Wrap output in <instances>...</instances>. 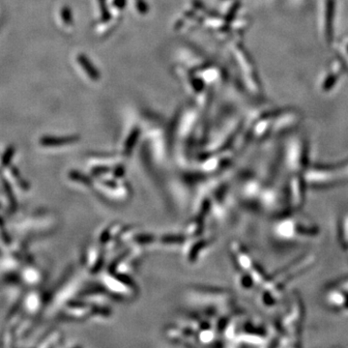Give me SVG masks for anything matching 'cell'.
<instances>
[{
  "instance_id": "cell-1",
  "label": "cell",
  "mask_w": 348,
  "mask_h": 348,
  "mask_svg": "<svg viewBox=\"0 0 348 348\" xmlns=\"http://www.w3.org/2000/svg\"><path fill=\"white\" fill-rule=\"evenodd\" d=\"M93 189H96L104 199L122 201L131 196V189L124 179L100 178L94 179Z\"/></svg>"
},
{
  "instance_id": "cell-2",
  "label": "cell",
  "mask_w": 348,
  "mask_h": 348,
  "mask_svg": "<svg viewBox=\"0 0 348 348\" xmlns=\"http://www.w3.org/2000/svg\"><path fill=\"white\" fill-rule=\"evenodd\" d=\"M93 304L81 299L80 301L68 302L64 306V318L74 321H83L91 317Z\"/></svg>"
},
{
  "instance_id": "cell-3",
  "label": "cell",
  "mask_w": 348,
  "mask_h": 348,
  "mask_svg": "<svg viewBox=\"0 0 348 348\" xmlns=\"http://www.w3.org/2000/svg\"><path fill=\"white\" fill-rule=\"evenodd\" d=\"M188 236L185 233L180 234H165L158 238L157 244L166 247V248H172V247H180L187 241Z\"/></svg>"
},
{
  "instance_id": "cell-4",
  "label": "cell",
  "mask_w": 348,
  "mask_h": 348,
  "mask_svg": "<svg viewBox=\"0 0 348 348\" xmlns=\"http://www.w3.org/2000/svg\"><path fill=\"white\" fill-rule=\"evenodd\" d=\"M68 179L71 182L76 184L79 187L83 189H93L94 186V178L92 176H87L80 171H70L68 173Z\"/></svg>"
},
{
  "instance_id": "cell-5",
  "label": "cell",
  "mask_w": 348,
  "mask_h": 348,
  "mask_svg": "<svg viewBox=\"0 0 348 348\" xmlns=\"http://www.w3.org/2000/svg\"><path fill=\"white\" fill-rule=\"evenodd\" d=\"M204 230V219L200 218L199 216H196L195 219L190 221V223L187 224L185 234L188 236V238H198Z\"/></svg>"
},
{
  "instance_id": "cell-6",
  "label": "cell",
  "mask_w": 348,
  "mask_h": 348,
  "mask_svg": "<svg viewBox=\"0 0 348 348\" xmlns=\"http://www.w3.org/2000/svg\"><path fill=\"white\" fill-rule=\"evenodd\" d=\"M210 246V239H202L195 243L191 246V249L189 250L188 254V260L190 262H197L199 259L200 255L203 253L204 249H207L208 247Z\"/></svg>"
}]
</instances>
